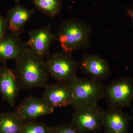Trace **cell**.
Listing matches in <instances>:
<instances>
[{"label":"cell","instance_id":"7c38bea8","mask_svg":"<svg viewBox=\"0 0 133 133\" xmlns=\"http://www.w3.org/2000/svg\"><path fill=\"white\" fill-rule=\"evenodd\" d=\"M131 119L122 109L109 107L103 112V127L107 133H128Z\"/></svg>","mask_w":133,"mask_h":133},{"label":"cell","instance_id":"7402d4cb","mask_svg":"<svg viewBox=\"0 0 133 133\" xmlns=\"http://www.w3.org/2000/svg\"><path fill=\"white\" fill-rule=\"evenodd\" d=\"M106 133L105 132L104 133Z\"/></svg>","mask_w":133,"mask_h":133},{"label":"cell","instance_id":"603a6c76","mask_svg":"<svg viewBox=\"0 0 133 133\" xmlns=\"http://www.w3.org/2000/svg\"><path fill=\"white\" fill-rule=\"evenodd\" d=\"M117 1H118V0H117Z\"/></svg>","mask_w":133,"mask_h":133},{"label":"cell","instance_id":"277c9868","mask_svg":"<svg viewBox=\"0 0 133 133\" xmlns=\"http://www.w3.org/2000/svg\"><path fill=\"white\" fill-rule=\"evenodd\" d=\"M70 124L83 133L99 131L103 127L104 110L95 104L73 107Z\"/></svg>","mask_w":133,"mask_h":133},{"label":"cell","instance_id":"ac0fdd59","mask_svg":"<svg viewBox=\"0 0 133 133\" xmlns=\"http://www.w3.org/2000/svg\"><path fill=\"white\" fill-rule=\"evenodd\" d=\"M51 133H83L74 128L71 124H63L51 128Z\"/></svg>","mask_w":133,"mask_h":133},{"label":"cell","instance_id":"ba28073f","mask_svg":"<svg viewBox=\"0 0 133 133\" xmlns=\"http://www.w3.org/2000/svg\"><path fill=\"white\" fill-rule=\"evenodd\" d=\"M44 88L41 98L48 105L54 108L71 106L72 93L69 83L57 82Z\"/></svg>","mask_w":133,"mask_h":133},{"label":"cell","instance_id":"52a82bcc","mask_svg":"<svg viewBox=\"0 0 133 133\" xmlns=\"http://www.w3.org/2000/svg\"><path fill=\"white\" fill-rule=\"evenodd\" d=\"M29 39L26 45L34 53L44 59L50 56L51 45L55 40L50 24L28 31Z\"/></svg>","mask_w":133,"mask_h":133},{"label":"cell","instance_id":"8fae6325","mask_svg":"<svg viewBox=\"0 0 133 133\" xmlns=\"http://www.w3.org/2000/svg\"><path fill=\"white\" fill-rule=\"evenodd\" d=\"M21 87L14 71L5 64L0 66V93L3 99L14 107Z\"/></svg>","mask_w":133,"mask_h":133},{"label":"cell","instance_id":"ffe728a7","mask_svg":"<svg viewBox=\"0 0 133 133\" xmlns=\"http://www.w3.org/2000/svg\"><path fill=\"white\" fill-rule=\"evenodd\" d=\"M128 15H129L131 17V18L133 19V12L131 10H128Z\"/></svg>","mask_w":133,"mask_h":133},{"label":"cell","instance_id":"4fadbf2b","mask_svg":"<svg viewBox=\"0 0 133 133\" xmlns=\"http://www.w3.org/2000/svg\"><path fill=\"white\" fill-rule=\"evenodd\" d=\"M35 13L34 10L29 9L19 3H17L7 13L6 19L8 28L11 33L17 36L21 35L24 32L27 22Z\"/></svg>","mask_w":133,"mask_h":133},{"label":"cell","instance_id":"e0dca14e","mask_svg":"<svg viewBox=\"0 0 133 133\" xmlns=\"http://www.w3.org/2000/svg\"><path fill=\"white\" fill-rule=\"evenodd\" d=\"M51 128L35 120L25 121L20 133H51Z\"/></svg>","mask_w":133,"mask_h":133},{"label":"cell","instance_id":"5b68a950","mask_svg":"<svg viewBox=\"0 0 133 133\" xmlns=\"http://www.w3.org/2000/svg\"><path fill=\"white\" fill-rule=\"evenodd\" d=\"M50 75L57 82L69 83L77 76L79 62L71 53L62 50L50 55L46 61Z\"/></svg>","mask_w":133,"mask_h":133},{"label":"cell","instance_id":"3957f363","mask_svg":"<svg viewBox=\"0 0 133 133\" xmlns=\"http://www.w3.org/2000/svg\"><path fill=\"white\" fill-rule=\"evenodd\" d=\"M72 93V107L97 104L104 98L105 88L102 81L76 76L69 83Z\"/></svg>","mask_w":133,"mask_h":133},{"label":"cell","instance_id":"d6986e66","mask_svg":"<svg viewBox=\"0 0 133 133\" xmlns=\"http://www.w3.org/2000/svg\"><path fill=\"white\" fill-rule=\"evenodd\" d=\"M8 28L6 19L0 14V40L6 35V31Z\"/></svg>","mask_w":133,"mask_h":133},{"label":"cell","instance_id":"30bf717a","mask_svg":"<svg viewBox=\"0 0 133 133\" xmlns=\"http://www.w3.org/2000/svg\"><path fill=\"white\" fill-rule=\"evenodd\" d=\"M55 109L42 98L29 97L23 101L14 112L24 121H29L35 120L40 116L51 114Z\"/></svg>","mask_w":133,"mask_h":133},{"label":"cell","instance_id":"8992f818","mask_svg":"<svg viewBox=\"0 0 133 133\" xmlns=\"http://www.w3.org/2000/svg\"><path fill=\"white\" fill-rule=\"evenodd\" d=\"M104 98L109 107L122 109L133 101V81L130 77H120L105 88Z\"/></svg>","mask_w":133,"mask_h":133},{"label":"cell","instance_id":"6da1fadb","mask_svg":"<svg viewBox=\"0 0 133 133\" xmlns=\"http://www.w3.org/2000/svg\"><path fill=\"white\" fill-rule=\"evenodd\" d=\"M14 72L21 89L45 88L50 74L46 61L38 57L26 45L16 59Z\"/></svg>","mask_w":133,"mask_h":133},{"label":"cell","instance_id":"2e32d148","mask_svg":"<svg viewBox=\"0 0 133 133\" xmlns=\"http://www.w3.org/2000/svg\"><path fill=\"white\" fill-rule=\"evenodd\" d=\"M36 9L50 18L54 19L62 9V0H31Z\"/></svg>","mask_w":133,"mask_h":133},{"label":"cell","instance_id":"5bb4252c","mask_svg":"<svg viewBox=\"0 0 133 133\" xmlns=\"http://www.w3.org/2000/svg\"><path fill=\"white\" fill-rule=\"evenodd\" d=\"M19 36L12 33L6 35L0 40V62L15 59L26 47Z\"/></svg>","mask_w":133,"mask_h":133},{"label":"cell","instance_id":"9a60e30c","mask_svg":"<svg viewBox=\"0 0 133 133\" xmlns=\"http://www.w3.org/2000/svg\"><path fill=\"white\" fill-rule=\"evenodd\" d=\"M24 122L14 111L0 114V133H20Z\"/></svg>","mask_w":133,"mask_h":133},{"label":"cell","instance_id":"7a4b0ae2","mask_svg":"<svg viewBox=\"0 0 133 133\" xmlns=\"http://www.w3.org/2000/svg\"><path fill=\"white\" fill-rule=\"evenodd\" d=\"M92 32L91 27L81 19L70 18L60 23L55 33V40L63 50L72 53L88 48Z\"/></svg>","mask_w":133,"mask_h":133},{"label":"cell","instance_id":"44dd1931","mask_svg":"<svg viewBox=\"0 0 133 133\" xmlns=\"http://www.w3.org/2000/svg\"><path fill=\"white\" fill-rule=\"evenodd\" d=\"M12 1H14L16 3H19V1L20 0H12Z\"/></svg>","mask_w":133,"mask_h":133},{"label":"cell","instance_id":"9c48e42d","mask_svg":"<svg viewBox=\"0 0 133 133\" xmlns=\"http://www.w3.org/2000/svg\"><path fill=\"white\" fill-rule=\"evenodd\" d=\"M79 66L90 78L102 81L110 76L111 70L108 62L97 55L85 53Z\"/></svg>","mask_w":133,"mask_h":133}]
</instances>
